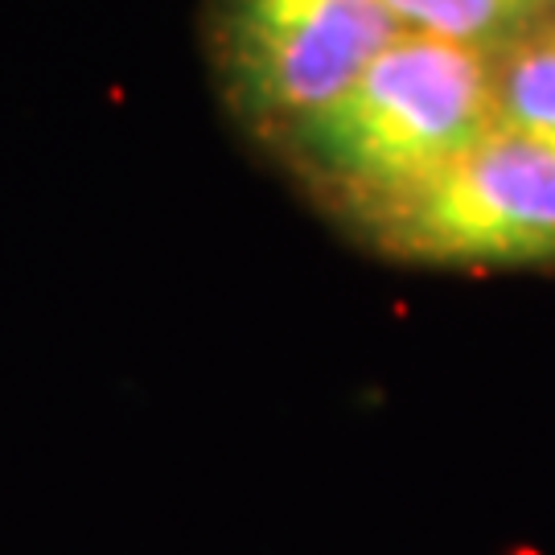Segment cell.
Masks as SVG:
<instances>
[{
	"label": "cell",
	"instance_id": "1",
	"mask_svg": "<svg viewBox=\"0 0 555 555\" xmlns=\"http://www.w3.org/2000/svg\"><path fill=\"white\" fill-rule=\"evenodd\" d=\"M494 128V59L399 34L330 107L268 153L330 219L354 231Z\"/></svg>",
	"mask_w": 555,
	"mask_h": 555
},
{
	"label": "cell",
	"instance_id": "2",
	"mask_svg": "<svg viewBox=\"0 0 555 555\" xmlns=\"http://www.w3.org/2000/svg\"><path fill=\"white\" fill-rule=\"evenodd\" d=\"M350 235L375 256L456 272H555V153L498 124Z\"/></svg>",
	"mask_w": 555,
	"mask_h": 555
},
{
	"label": "cell",
	"instance_id": "3",
	"mask_svg": "<svg viewBox=\"0 0 555 555\" xmlns=\"http://www.w3.org/2000/svg\"><path fill=\"white\" fill-rule=\"evenodd\" d=\"M399 34L383 0H206L219 100L263 149L330 107Z\"/></svg>",
	"mask_w": 555,
	"mask_h": 555
},
{
	"label": "cell",
	"instance_id": "4",
	"mask_svg": "<svg viewBox=\"0 0 555 555\" xmlns=\"http://www.w3.org/2000/svg\"><path fill=\"white\" fill-rule=\"evenodd\" d=\"M403 34L498 59L552 25L555 0H383Z\"/></svg>",
	"mask_w": 555,
	"mask_h": 555
},
{
	"label": "cell",
	"instance_id": "5",
	"mask_svg": "<svg viewBox=\"0 0 555 555\" xmlns=\"http://www.w3.org/2000/svg\"><path fill=\"white\" fill-rule=\"evenodd\" d=\"M498 124L547 144L555 153V25L535 29L494 59Z\"/></svg>",
	"mask_w": 555,
	"mask_h": 555
},
{
	"label": "cell",
	"instance_id": "6",
	"mask_svg": "<svg viewBox=\"0 0 555 555\" xmlns=\"http://www.w3.org/2000/svg\"><path fill=\"white\" fill-rule=\"evenodd\" d=\"M552 25H555V13H552Z\"/></svg>",
	"mask_w": 555,
	"mask_h": 555
}]
</instances>
